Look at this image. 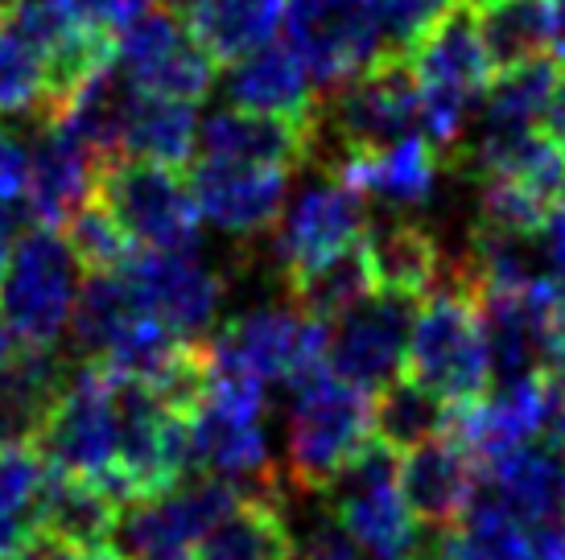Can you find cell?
I'll use <instances>...</instances> for the list:
<instances>
[{
  "instance_id": "obj_29",
  "label": "cell",
  "mask_w": 565,
  "mask_h": 560,
  "mask_svg": "<svg viewBox=\"0 0 565 560\" xmlns=\"http://www.w3.org/2000/svg\"><path fill=\"white\" fill-rule=\"evenodd\" d=\"M120 153L158 161L170 170H182L199 153V116L194 104L182 99H161V95H132L125 116V137Z\"/></svg>"
},
{
  "instance_id": "obj_1",
  "label": "cell",
  "mask_w": 565,
  "mask_h": 560,
  "mask_svg": "<svg viewBox=\"0 0 565 560\" xmlns=\"http://www.w3.org/2000/svg\"><path fill=\"white\" fill-rule=\"evenodd\" d=\"M417 91H422V137L441 157V165H455L475 108H483V95L491 87V58L479 37L475 9L462 0L455 13L438 21L422 37V46L408 54Z\"/></svg>"
},
{
  "instance_id": "obj_10",
  "label": "cell",
  "mask_w": 565,
  "mask_h": 560,
  "mask_svg": "<svg viewBox=\"0 0 565 560\" xmlns=\"http://www.w3.org/2000/svg\"><path fill=\"white\" fill-rule=\"evenodd\" d=\"M116 71L141 95L199 104L211 95L220 63L190 33V25L170 9H149L116 37Z\"/></svg>"
},
{
  "instance_id": "obj_25",
  "label": "cell",
  "mask_w": 565,
  "mask_h": 560,
  "mask_svg": "<svg viewBox=\"0 0 565 560\" xmlns=\"http://www.w3.org/2000/svg\"><path fill=\"white\" fill-rule=\"evenodd\" d=\"M120 511H125V503L111 495L104 483L50 470L42 507H38V528H42L46 540H58V545L99 548L111 545Z\"/></svg>"
},
{
  "instance_id": "obj_31",
  "label": "cell",
  "mask_w": 565,
  "mask_h": 560,
  "mask_svg": "<svg viewBox=\"0 0 565 560\" xmlns=\"http://www.w3.org/2000/svg\"><path fill=\"white\" fill-rule=\"evenodd\" d=\"M417 560H533V528L475 495L471 511L441 528Z\"/></svg>"
},
{
  "instance_id": "obj_3",
  "label": "cell",
  "mask_w": 565,
  "mask_h": 560,
  "mask_svg": "<svg viewBox=\"0 0 565 560\" xmlns=\"http://www.w3.org/2000/svg\"><path fill=\"white\" fill-rule=\"evenodd\" d=\"M405 375L438 391L446 405H475L487 396L491 363H487L483 317L467 284L446 280L429 297H422L408 334Z\"/></svg>"
},
{
  "instance_id": "obj_13",
  "label": "cell",
  "mask_w": 565,
  "mask_h": 560,
  "mask_svg": "<svg viewBox=\"0 0 565 560\" xmlns=\"http://www.w3.org/2000/svg\"><path fill=\"white\" fill-rule=\"evenodd\" d=\"M206 351L220 363L256 375L260 384H294L301 375L327 367L330 326L289 310H248L223 326L220 338H206Z\"/></svg>"
},
{
  "instance_id": "obj_14",
  "label": "cell",
  "mask_w": 565,
  "mask_h": 560,
  "mask_svg": "<svg viewBox=\"0 0 565 560\" xmlns=\"http://www.w3.org/2000/svg\"><path fill=\"white\" fill-rule=\"evenodd\" d=\"M417 297L405 293H372L355 310H347L339 322H330V371H339L363 391H380L405 375L408 334L417 317Z\"/></svg>"
},
{
  "instance_id": "obj_4",
  "label": "cell",
  "mask_w": 565,
  "mask_h": 560,
  "mask_svg": "<svg viewBox=\"0 0 565 560\" xmlns=\"http://www.w3.org/2000/svg\"><path fill=\"white\" fill-rule=\"evenodd\" d=\"M30 441L58 474H79L111 491L120 417H116V371L87 363L66 371L63 391L33 424Z\"/></svg>"
},
{
  "instance_id": "obj_39",
  "label": "cell",
  "mask_w": 565,
  "mask_h": 560,
  "mask_svg": "<svg viewBox=\"0 0 565 560\" xmlns=\"http://www.w3.org/2000/svg\"><path fill=\"white\" fill-rule=\"evenodd\" d=\"M66 9L79 17L87 30L120 37L132 21H141L153 9V0H66Z\"/></svg>"
},
{
  "instance_id": "obj_21",
  "label": "cell",
  "mask_w": 565,
  "mask_h": 560,
  "mask_svg": "<svg viewBox=\"0 0 565 560\" xmlns=\"http://www.w3.org/2000/svg\"><path fill=\"white\" fill-rule=\"evenodd\" d=\"M223 95L239 111L281 116V120H298V125L315 120L318 99H322L306 63L285 42H268L265 50L232 63L223 78Z\"/></svg>"
},
{
  "instance_id": "obj_11",
  "label": "cell",
  "mask_w": 565,
  "mask_h": 560,
  "mask_svg": "<svg viewBox=\"0 0 565 560\" xmlns=\"http://www.w3.org/2000/svg\"><path fill=\"white\" fill-rule=\"evenodd\" d=\"M285 46L306 63L318 95L339 91L384 58L367 0H289Z\"/></svg>"
},
{
  "instance_id": "obj_6",
  "label": "cell",
  "mask_w": 565,
  "mask_h": 560,
  "mask_svg": "<svg viewBox=\"0 0 565 560\" xmlns=\"http://www.w3.org/2000/svg\"><path fill=\"white\" fill-rule=\"evenodd\" d=\"M95 198L108 206L137 248L149 251H194L199 248V203L182 170L116 153L99 165Z\"/></svg>"
},
{
  "instance_id": "obj_9",
  "label": "cell",
  "mask_w": 565,
  "mask_h": 560,
  "mask_svg": "<svg viewBox=\"0 0 565 560\" xmlns=\"http://www.w3.org/2000/svg\"><path fill=\"white\" fill-rule=\"evenodd\" d=\"M327 99L330 108L318 104L315 125L330 132L334 161L343 153L388 149L396 140L413 137V128L422 120V91H417L413 66H408V58H396V54L376 58L363 75L343 83ZM334 161H330V170H334Z\"/></svg>"
},
{
  "instance_id": "obj_48",
  "label": "cell",
  "mask_w": 565,
  "mask_h": 560,
  "mask_svg": "<svg viewBox=\"0 0 565 560\" xmlns=\"http://www.w3.org/2000/svg\"><path fill=\"white\" fill-rule=\"evenodd\" d=\"M158 560H194L190 552H182V557H158Z\"/></svg>"
},
{
  "instance_id": "obj_18",
  "label": "cell",
  "mask_w": 565,
  "mask_h": 560,
  "mask_svg": "<svg viewBox=\"0 0 565 560\" xmlns=\"http://www.w3.org/2000/svg\"><path fill=\"white\" fill-rule=\"evenodd\" d=\"M46 132L30 149V186H25V223L58 231L71 223V215L95 198L99 165L104 157H95L79 137H71L58 125H42Z\"/></svg>"
},
{
  "instance_id": "obj_36",
  "label": "cell",
  "mask_w": 565,
  "mask_h": 560,
  "mask_svg": "<svg viewBox=\"0 0 565 560\" xmlns=\"http://www.w3.org/2000/svg\"><path fill=\"white\" fill-rule=\"evenodd\" d=\"M46 108V63L42 54L0 25V116H38Z\"/></svg>"
},
{
  "instance_id": "obj_17",
  "label": "cell",
  "mask_w": 565,
  "mask_h": 560,
  "mask_svg": "<svg viewBox=\"0 0 565 560\" xmlns=\"http://www.w3.org/2000/svg\"><path fill=\"white\" fill-rule=\"evenodd\" d=\"M289 177L294 173L268 170V165H239V161L199 157V165L190 173V194L199 203L203 223H211L227 239L248 244V239H260L281 223Z\"/></svg>"
},
{
  "instance_id": "obj_41",
  "label": "cell",
  "mask_w": 565,
  "mask_h": 560,
  "mask_svg": "<svg viewBox=\"0 0 565 560\" xmlns=\"http://www.w3.org/2000/svg\"><path fill=\"white\" fill-rule=\"evenodd\" d=\"M536 244H541V260H545V277H550L553 293L557 301L565 305V198L550 211L545 218V227L536 235Z\"/></svg>"
},
{
  "instance_id": "obj_32",
  "label": "cell",
  "mask_w": 565,
  "mask_h": 560,
  "mask_svg": "<svg viewBox=\"0 0 565 560\" xmlns=\"http://www.w3.org/2000/svg\"><path fill=\"white\" fill-rule=\"evenodd\" d=\"M446 417H450V405L438 391L417 384L413 375H396L393 384L372 391V437L396 453H408L441 437Z\"/></svg>"
},
{
  "instance_id": "obj_27",
  "label": "cell",
  "mask_w": 565,
  "mask_h": 560,
  "mask_svg": "<svg viewBox=\"0 0 565 560\" xmlns=\"http://www.w3.org/2000/svg\"><path fill=\"white\" fill-rule=\"evenodd\" d=\"M285 498L244 495L223 515L215 528L206 531L199 545L190 548L194 560H294L298 545L281 511Z\"/></svg>"
},
{
  "instance_id": "obj_8",
  "label": "cell",
  "mask_w": 565,
  "mask_h": 560,
  "mask_svg": "<svg viewBox=\"0 0 565 560\" xmlns=\"http://www.w3.org/2000/svg\"><path fill=\"white\" fill-rule=\"evenodd\" d=\"M116 417H120V445H116L111 495L120 503H141L186 483L194 470L186 412H173L145 384L116 375Z\"/></svg>"
},
{
  "instance_id": "obj_16",
  "label": "cell",
  "mask_w": 565,
  "mask_h": 560,
  "mask_svg": "<svg viewBox=\"0 0 565 560\" xmlns=\"http://www.w3.org/2000/svg\"><path fill=\"white\" fill-rule=\"evenodd\" d=\"M367 231V198L351 186L327 177L322 186H310L298 203L273 227V265L285 284L315 272L330 256L360 244Z\"/></svg>"
},
{
  "instance_id": "obj_22",
  "label": "cell",
  "mask_w": 565,
  "mask_h": 560,
  "mask_svg": "<svg viewBox=\"0 0 565 560\" xmlns=\"http://www.w3.org/2000/svg\"><path fill=\"white\" fill-rule=\"evenodd\" d=\"M441 157L425 137H405L388 149L343 153L327 177L351 186L360 198H376L384 206H425L438 190Z\"/></svg>"
},
{
  "instance_id": "obj_5",
  "label": "cell",
  "mask_w": 565,
  "mask_h": 560,
  "mask_svg": "<svg viewBox=\"0 0 565 560\" xmlns=\"http://www.w3.org/2000/svg\"><path fill=\"white\" fill-rule=\"evenodd\" d=\"M83 289V265L63 231L33 227L13 244L0 280V322L25 346H58Z\"/></svg>"
},
{
  "instance_id": "obj_34",
  "label": "cell",
  "mask_w": 565,
  "mask_h": 560,
  "mask_svg": "<svg viewBox=\"0 0 565 560\" xmlns=\"http://www.w3.org/2000/svg\"><path fill=\"white\" fill-rule=\"evenodd\" d=\"M562 66H565V58L541 54V58H529V63H520V66L495 71V75H491V87H487V95H483V116L508 120V125H541Z\"/></svg>"
},
{
  "instance_id": "obj_26",
  "label": "cell",
  "mask_w": 565,
  "mask_h": 560,
  "mask_svg": "<svg viewBox=\"0 0 565 560\" xmlns=\"http://www.w3.org/2000/svg\"><path fill=\"white\" fill-rule=\"evenodd\" d=\"M50 466L30 437L0 441V560H21L38 540V507Z\"/></svg>"
},
{
  "instance_id": "obj_28",
  "label": "cell",
  "mask_w": 565,
  "mask_h": 560,
  "mask_svg": "<svg viewBox=\"0 0 565 560\" xmlns=\"http://www.w3.org/2000/svg\"><path fill=\"white\" fill-rule=\"evenodd\" d=\"M186 25L215 63L232 66L277 37L285 25V0H203Z\"/></svg>"
},
{
  "instance_id": "obj_37",
  "label": "cell",
  "mask_w": 565,
  "mask_h": 560,
  "mask_svg": "<svg viewBox=\"0 0 565 560\" xmlns=\"http://www.w3.org/2000/svg\"><path fill=\"white\" fill-rule=\"evenodd\" d=\"M458 4L462 0H367L380 46H384V54H396V58H408L413 50L422 46L425 33L434 30L438 21H446Z\"/></svg>"
},
{
  "instance_id": "obj_50",
  "label": "cell",
  "mask_w": 565,
  "mask_h": 560,
  "mask_svg": "<svg viewBox=\"0 0 565 560\" xmlns=\"http://www.w3.org/2000/svg\"><path fill=\"white\" fill-rule=\"evenodd\" d=\"M0 132H4V125H0Z\"/></svg>"
},
{
  "instance_id": "obj_20",
  "label": "cell",
  "mask_w": 565,
  "mask_h": 560,
  "mask_svg": "<svg viewBox=\"0 0 565 560\" xmlns=\"http://www.w3.org/2000/svg\"><path fill=\"white\" fill-rule=\"evenodd\" d=\"M479 498L516 515L520 524L541 528L565 515V450L553 445H520L495 462L479 466Z\"/></svg>"
},
{
  "instance_id": "obj_19",
  "label": "cell",
  "mask_w": 565,
  "mask_h": 560,
  "mask_svg": "<svg viewBox=\"0 0 565 560\" xmlns=\"http://www.w3.org/2000/svg\"><path fill=\"white\" fill-rule=\"evenodd\" d=\"M479 491V462L455 437H434L417 450L401 453V495L425 528H450L471 511Z\"/></svg>"
},
{
  "instance_id": "obj_2",
  "label": "cell",
  "mask_w": 565,
  "mask_h": 560,
  "mask_svg": "<svg viewBox=\"0 0 565 560\" xmlns=\"http://www.w3.org/2000/svg\"><path fill=\"white\" fill-rule=\"evenodd\" d=\"M289 396V478L306 495H327L347 462L372 441V391L355 388L327 363L294 379Z\"/></svg>"
},
{
  "instance_id": "obj_46",
  "label": "cell",
  "mask_w": 565,
  "mask_h": 560,
  "mask_svg": "<svg viewBox=\"0 0 565 560\" xmlns=\"http://www.w3.org/2000/svg\"><path fill=\"white\" fill-rule=\"evenodd\" d=\"M21 351H25V343H21V338H17L13 330H9L4 322H0V375H4L9 367H13Z\"/></svg>"
},
{
  "instance_id": "obj_30",
  "label": "cell",
  "mask_w": 565,
  "mask_h": 560,
  "mask_svg": "<svg viewBox=\"0 0 565 560\" xmlns=\"http://www.w3.org/2000/svg\"><path fill=\"white\" fill-rule=\"evenodd\" d=\"M491 71L557 54V13L550 0H487L475 9Z\"/></svg>"
},
{
  "instance_id": "obj_35",
  "label": "cell",
  "mask_w": 565,
  "mask_h": 560,
  "mask_svg": "<svg viewBox=\"0 0 565 560\" xmlns=\"http://www.w3.org/2000/svg\"><path fill=\"white\" fill-rule=\"evenodd\" d=\"M63 235L75 251V260L83 265V272H120L137 251V244L128 239L125 227L111 218V211L99 198L79 206L63 227Z\"/></svg>"
},
{
  "instance_id": "obj_7",
  "label": "cell",
  "mask_w": 565,
  "mask_h": 560,
  "mask_svg": "<svg viewBox=\"0 0 565 560\" xmlns=\"http://www.w3.org/2000/svg\"><path fill=\"white\" fill-rule=\"evenodd\" d=\"M334 519L367 560H417L422 536L401 495V453L384 441H367L327 491Z\"/></svg>"
},
{
  "instance_id": "obj_23",
  "label": "cell",
  "mask_w": 565,
  "mask_h": 560,
  "mask_svg": "<svg viewBox=\"0 0 565 560\" xmlns=\"http://www.w3.org/2000/svg\"><path fill=\"white\" fill-rule=\"evenodd\" d=\"M199 157L294 173L310 161V125L281 120V116H256V111L239 108L215 111L199 128Z\"/></svg>"
},
{
  "instance_id": "obj_12",
  "label": "cell",
  "mask_w": 565,
  "mask_h": 560,
  "mask_svg": "<svg viewBox=\"0 0 565 560\" xmlns=\"http://www.w3.org/2000/svg\"><path fill=\"white\" fill-rule=\"evenodd\" d=\"M248 491H239L227 478H194L178 483L173 491L141 503H125L120 524L111 545L132 560H158V557H182L203 540L206 531L220 524L223 515L236 507Z\"/></svg>"
},
{
  "instance_id": "obj_44",
  "label": "cell",
  "mask_w": 565,
  "mask_h": 560,
  "mask_svg": "<svg viewBox=\"0 0 565 560\" xmlns=\"http://www.w3.org/2000/svg\"><path fill=\"white\" fill-rule=\"evenodd\" d=\"M21 223H25V206L13 203V198H0V280H4V268H9Z\"/></svg>"
},
{
  "instance_id": "obj_15",
  "label": "cell",
  "mask_w": 565,
  "mask_h": 560,
  "mask_svg": "<svg viewBox=\"0 0 565 560\" xmlns=\"http://www.w3.org/2000/svg\"><path fill=\"white\" fill-rule=\"evenodd\" d=\"M120 272L132 284L137 301L178 338H203L220 317L227 277L199 260L194 251L137 248Z\"/></svg>"
},
{
  "instance_id": "obj_40",
  "label": "cell",
  "mask_w": 565,
  "mask_h": 560,
  "mask_svg": "<svg viewBox=\"0 0 565 560\" xmlns=\"http://www.w3.org/2000/svg\"><path fill=\"white\" fill-rule=\"evenodd\" d=\"M541 388H545V417H541V441L553 450H565V358L541 367Z\"/></svg>"
},
{
  "instance_id": "obj_45",
  "label": "cell",
  "mask_w": 565,
  "mask_h": 560,
  "mask_svg": "<svg viewBox=\"0 0 565 560\" xmlns=\"http://www.w3.org/2000/svg\"><path fill=\"white\" fill-rule=\"evenodd\" d=\"M541 128H545V137L557 140V144L565 149V66H562V75H557V87H553L550 104H545Z\"/></svg>"
},
{
  "instance_id": "obj_24",
  "label": "cell",
  "mask_w": 565,
  "mask_h": 560,
  "mask_svg": "<svg viewBox=\"0 0 565 560\" xmlns=\"http://www.w3.org/2000/svg\"><path fill=\"white\" fill-rule=\"evenodd\" d=\"M363 248H367L380 293H405L422 301L438 284H446V248L438 244V235L425 231L417 218H367Z\"/></svg>"
},
{
  "instance_id": "obj_43",
  "label": "cell",
  "mask_w": 565,
  "mask_h": 560,
  "mask_svg": "<svg viewBox=\"0 0 565 560\" xmlns=\"http://www.w3.org/2000/svg\"><path fill=\"white\" fill-rule=\"evenodd\" d=\"M21 560H125V552L116 545L79 548V545H58V540H46V536H42Z\"/></svg>"
},
{
  "instance_id": "obj_49",
  "label": "cell",
  "mask_w": 565,
  "mask_h": 560,
  "mask_svg": "<svg viewBox=\"0 0 565 560\" xmlns=\"http://www.w3.org/2000/svg\"><path fill=\"white\" fill-rule=\"evenodd\" d=\"M4 437H9V429H4V417H0V441H4Z\"/></svg>"
},
{
  "instance_id": "obj_38",
  "label": "cell",
  "mask_w": 565,
  "mask_h": 560,
  "mask_svg": "<svg viewBox=\"0 0 565 560\" xmlns=\"http://www.w3.org/2000/svg\"><path fill=\"white\" fill-rule=\"evenodd\" d=\"M553 206L512 182V177H483L479 182V227L503 235H541Z\"/></svg>"
},
{
  "instance_id": "obj_33",
  "label": "cell",
  "mask_w": 565,
  "mask_h": 560,
  "mask_svg": "<svg viewBox=\"0 0 565 560\" xmlns=\"http://www.w3.org/2000/svg\"><path fill=\"white\" fill-rule=\"evenodd\" d=\"M285 293L294 301V310L315 317V322H339L347 310H355L360 301L376 293V277H372V260L367 248L351 244L339 256H330L327 265H318L315 272L298 277L294 284H285Z\"/></svg>"
},
{
  "instance_id": "obj_42",
  "label": "cell",
  "mask_w": 565,
  "mask_h": 560,
  "mask_svg": "<svg viewBox=\"0 0 565 560\" xmlns=\"http://www.w3.org/2000/svg\"><path fill=\"white\" fill-rule=\"evenodd\" d=\"M298 560H363V552H360V545L347 536V528L339 519H322V524L306 536Z\"/></svg>"
},
{
  "instance_id": "obj_47",
  "label": "cell",
  "mask_w": 565,
  "mask_h": 560,
  "mask_svg": "<svg viewBox=\"0 0 565 560\" xmlns=\"http://www.w3.org/2000/svg\"><path fill=\"white\" fill-rule=\"evenodd\" d=\"M199 4H203V0H166V9H170V13H178L182 21H186V17L194 13Z\"/></svg>"
}]
</instances>
